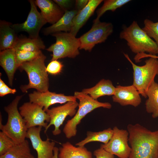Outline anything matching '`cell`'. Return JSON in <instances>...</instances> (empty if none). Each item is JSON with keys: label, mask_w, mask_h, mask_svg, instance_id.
I'll return each instance as SVG.
<instances>
[{"label": "cell", "mask_w": 158, "mask_h": 158, "mask_svg": "<svg viewBox=\"0 0 158 158\" xmlns=\"http://www.w3.org/2000/svg\"><path fill=\"white\" fill-rule=\"evenodd\" d=\"M16 92V89H12L9 87L0 78V96L3 97L7 94H14Z\"/></svg>", "instance_id": "1f68e13d"}, {"label": "cell", "mask_w": 158, "mask_h": 158, "mask_svg": "<svg viewBox=\"0 0 158 158\" xmlns=\"http://www.w3.org/2000/svg\"><path fill=\"white\" fill-rule=\"evenodd\" d=\"M16 144L3 132H0V156H2Z\"/></svg>", "instance_id": "f546056e"}, {"label": "cell", "mask_w": 158, "mask_h": 158, "mask_svg": "<svg viewBox=\"0 0 158 158\" xmlns=\"http://www.w3.org/2000/svg\"><path fill=\"white\" fill-rule=\"evenodd\" d=\"M119 37L127 42L128 46L134 53L157 54L158 47L156 43L135 21H133L129 26L123 27L120 33Z\"/></svg>", "instance_id": "277c9868"}, {"label": "cell", "mask_w": 158, "mask_h": 158, "mask_svg": "<svg viewBox=\"0 0 158 158\" xmlns=\"http://www.w3.org/2000/svg\"><path fill=\"white\" fill-rule=\"evenodd\" d=\"M127 129L131 149L128 158H158V130L152 131L138 123L129 124Z\"/></svg>", "instance_id": "6da1fadb"}, {"label": "cell", "mask_w": 158, "mask_h": 158, "mask_svg": "<svg viewBox=\"0 0 158 158\" xmlns=\"http://www.w3.org/2000/svg\"><path fill=\"white\" fill-rule=\"evenodd\" d=\"M63 67L62 63L58 60L51 61L46 67V71L49 73L56 75L61 71Z\"/></svg>", "instance_id": "4dcf8cb0"}, {"label": "cell", "mask_w": 158, "mask_h": 158, "mask_svg": "<svg viewBox=\"0 0 158 158\" xmlns=\"http://www.w3.org/2000/svg\"><path fill=\"white\" fill-rule=\"evenodd\" d=\"M115 89L116 87L110 80L102 79L94 86L84 89L82 92L89 95L93 99L97 100L102 96H113L114 94Z\"/></svg>", "instance_id": "44dd1931"}, {"label": "cell", "mask_w": 158, "mask_h": 158, "mask_svg": "<svg viewBox=\"0 0 158 158\" xmlns=\"http://www.w3.org/2000/svg\"><path fill=\"white\" fill-rule=\"evenodd\" d=\"M0 158H35L31 153L28 141L26 140L16 144Z\"/></svg>", "instance_id": "484cf974"}, {"label": "cell", "mask_w": 158, "mask_h": 158, "mask_svg": "<svg viewBox=\"0 0 158 158\" xmlns=\"http://www.w3.org/2000/svg\"><path fill=\"white\" fill-rule=\"evenodd\" d=\"M28 96L30 102L37 104L45 111L50 106L54 104H63L69 101H76L77 99L74 96H67L49 90L43 92L34 91Z\"/></svg>", "instance_id": "5bb4252c"}, {"label": "cell", "mask_w": 158, "mask_h": 158, "mask_svg": "<svg viewBox=\"0 0 158 158\" xmlns=\"http://www.w3.org/2000/svg\"><path fill=\"white\" fill-rule=\"evenodd\" d=\"M93 154L96 158H114V155L101 148L95 150Z\"/></svg>", "instance_id": "d6a6232c"}, {"label": "cell", "mask_w": 158, "mask_h": 158, "mask_svg": "<svg viewBox=\"0 0 158 158\" xmlns=\"http://www.w3.org/2000/svg\"><path fill=\"white\" fill-rule=\"evenodd\" d=\"M91 29L80 38L79 49L91 51L95 46L105 42L113 32V27L110 23L94 20Z\"/></svg>", "instance_id": "ba28073f"}, {"label": "cell", "mask_w": 158, "mask_h": 158, "mask_svg": "<svg viewBox=\"0 0 158 158\" xmlns=\"http://www.w3.org/2000/svg\"><path fill=\"white\" fill-rule=\"evenodd\" d=\"M42 127H34L28 129L26 138H29L33 148L37 153V158H53L55 143L49 138L43 140L40 133Z\"/></svg>", "instance_id": "4fadbf2b"}, {"label": "cell", "mask_w": 158, "mask_h": 158, "mask_svg": "<svg viewBox=\"0 0 158 158\" xmlns=\"http://www.w3.org/2000/svg\"><path fill=\"white\" fill-rule=\"evenodd\" d=\"M46 58L42 52L35 58L23 63L19 67L20 70L25 71L29 79L27 85L20 86L22 92H26L30 88L40 92L49 90V79L44 62Z\"/></svg>", "instance_id": "7a4b0ae2"}, {"label": "cell", "mask_w": 158, "mask_h": 158, "mask_svg": "<svg viewBox=\"0 0 158 158\" xmlns=\"http://www.w3.org/2000/svg\"><path fill=\"white\" fill-rule=\"evenodd\" d=\"M58 158H92V152L84 146H74L69 142L61 145Z\"/></svg>", "instance_id": "7402d4cb"}, {"label": "cell", "mask_w": 158, "mask_h": 158, "mask_svg": "<svg viewBox=\"0 0 158 158\" xmlns=\"http://www.w3.org/2000/svg\"><path fill=\"white\" fill-rule=\"evenodd\" d=\"M34 1L40 9L42 16L47 23L54 24L64 13L65 11L53 1L35 0Z\"/></svg>", "instance_id": "2e32d148"}, {"label": "cell", "mask_w": 158, "mask_h": 158, "mask_svg": "<svg viewBox=\"0 0 158 158\" xmlns=\"http://www.w3.org/2000/svg\"><path fill=\"white\" fill-rule=\"evenodd\" d=\"M124 55L132 65L133 70V85L140 95L147 97L146 92L150 86L154 81L155 76L158 75V59L151 57L145 61V64L139 66L135 64L128 55Z\"/></svg>", "instance_id": "8992f818"}, {"label": "cell", "mask_w": 158, "mask_h": 158, "mask_svg": "<svg viewBox=\"0 0 158 158\" xmlns=\"http://www.w3.org/2000/svg\"></svg>", "instance_id": "74e56055"}, {"label": "cell", "mask_w": 158, "mask_h": 158, "mask_svg": "<svg viewBox=\"0 0 158 158\" xmlns=\"http://www.w3.org/2000/svg\"><path fill=\"white\" fill-rule=\"evenodd\" d=\"M19 109L28 129L37 126L45 128L50 121L49 115L43 108L35 103L30 102H25Z\"/></svg>", "instance_id": "8fae6325"}, {"label": "cell", "mask_w": 158, "mask_h": 158, "mask_svg": "<svg viewBox=\"0 0 158 158\" xmlns=\"http://www.w3.org/2000/svg\"><path fill=\"white\" fill-rule=\"evenodd\" d=\"M45 46L41 39L24 38H19L13 48L16 51H36L45 49Z\"/></svg>", "instance_id": "cb8c5ba5"}, {"label": "cell", "mask_w": 158, "mask_h": 158, "mask_svg": "<svg viewBox=\"0 0 158 158\" xmlns=\"http://www.w3.org/2000/svg\"><path fill=\"white\" fill-rule=\"evenodd\" d=\"M42 52L41 50L36 51H16V59L18 68L23 63L33 60Z\"/></svg>", "instance_id": "83f0119b"}, {"label": "cell", "mask_w": 158, "mask_h": 158, "mask_svg": "<svg viewBox=\"0 0 158 158\" xmlns=\"http://www.w3.org/2000/svg\"><path fill=\"white\" fill-rule=\"evenodd\" d=\"M56 38V42L46 49L52 52L51 61L66 57L74 58L79 54V38L70 32H59L51 35Z\"/></svg>", "instance_id": "52a82bcc"}, {"label": "cell", "mask_w": 158, "mask_h": 158, "mask_svg": "<svg viewBox=\"0 0 158 158\" xmlns=\"http://www.w3.org/2000/svg\"><path fill=\"white\" fill-rule=\"evenodd\" d=\"M89 2L88 0H77L75 1V9L78 11L84 8Z\"/></svg>", "instance_id": "e575fe53"}, {"label": "cell", "mask_w": 158, "mask_h": 158, "mask_svg": "<svg viewBox=\"0 0 158 158\" xmlns=\"http://www.w3.org/2000/svg\"><path fill=\"white\" fill-rule=\"evenodd\" d=\"M130 0H105L102 6L97 11V17L94 20H99V18L107 11H114L117 8L130 1Z\"/></svg>", "instance_id": "4316f807"}, {"label": "cell", "mask_w": 158, "mask_h": 158, "mask_svg": "<svg viewBox=\"0 0 158 158\" xmlns=\"http://www.w3.org/2000/svg\"><path fill=\"white\" fill-rule=\"evenodd\" d=\"M147 99L145 103L147 112L154 118H158V84L154 81L146 92Z\"/></svg>", "instance_id": "603a6c76"}, {"label": "cell", "mask_w": 158, "mask_h": 158, "mask_svg": "<svg viewBox=\"0 0 158 158\" xmlns=\"http://www.w3.org/2000/svg\"><path fill=\"white\" fill-rule=\"evenodd\" d=\"M30 9L26 20L20 23L11 25V27L16 32H25L29 37L37 38L39 37V33L42 27L47 23L37 8L34 0H30Z\"/></svg>", "instance_id": "9c48e42d"}, {"label": "cell", "mask_w": 158, "mask_h": 158, "mask_svg": "<svg viewBox=\"0 0 158 158\" xmlns=\"http://www.w3.org/2000/svg\"><path fill=\"white\" fill-rule=\"evenodd\" d=\"M12 24L4 20L0 21V51L13 48L18 40L16 32L11 27Z\"/></svg>", "instance_id": "ffe728a7"}, {"label": "cell", "mask_w": 158, "mask_h": 158, "mask_svg": "<svg viewBox=\"0 0 158 158\" xmlns=\"http://www.w3.org/2000/svg\"><path fill=\"white\" fill-rule=\"evenodd\" d=\"M113 130L111 128L98 132L88 131L87 137L84 140L75 144L76 146L83 147L86 144L92 142L97 141L107 143L111 138Z\"/></svg>", "instance_id": "d4e9b609"}, {"label": "cell", "mask_w": 158, "mask_h": 158, "mask_svg": "<svg viewBox=\"0 0 158 158\" xmlns=\"http://www.w3.org/2000/svg\"><path fill=\"white\" fill-rule=\"evenodd\" d=\"M140 95L133 84L125 86L118 85L116 87L112 100L122 106L130 105L136 107L141 102Z\"/></svg>", "instance_id": "9a60e30c"}, {"label": "cell", "mask_w": 158, "mask_h": 158, "mask_svg": "<svg viewBox=\"0 0 158 158\" xmlns=\"http://www.w3.org/2000/svg\"><path fill=\"white\" fill-rule=\"evenodd\" d=\"M154 57L158 59V56L155 55L151 54L146 53H142L140 54V58L141 59H142L147 57Z\"/></svg>", "instance_id": "d590c367"}, {"label": "cell", "mask_w": 158, "mask_h": 158, "mask_svg": "<svg viewBox=\"0 0 158 158\" xmlns=\"http://www.w3.org/2000/svg\"><path fill=\"white\" fill-rule=\"evenodd\" d=\"M74 96L79 100L78 109L73 117L67 121L63 128V132L68 139L76 135L77 126L89 113L97 108L110 109L112 107L110 103L99 102L82 92H75Z\"/></svg>", "instance_id": "5b68a950"}, {"label": "cell", "mask_w": 158, "mask_h": 158, "mask_svg": "<svg viewBox=\"0 0 158 158\" xmlns=\"http://www.w3.org/2000/svg\"><path fill=\"white\" fill-rule=\"evenodd\" d=\"M0 65L6 73L9 84L12 87L14 75L18 69L16 51L13 48L8 49L0 51Z\"/></svg>", "instance_id": "ac0fdd59"}, {"label": "cell", "mask_w": 158, "mask_h": 158, "mask_svg": "<svg viewBox=\"0 0 158 158\" xmlns=\"http://www.w3.org/2000/svg\"><path fill=\"white\" fill-rule=\"evenodd\" d=\"M22 97V95L16 96L8 105L4 107V110L8 114L6 124H2V117H0V129L16 144L25 140L28 129L18 109V104Z\"/></svg>", "instance_id": "3957f363"}, {"label": "cell", "mask_w": 158, "mask_h": 158, "mask_svg": "<svg viewBox=\"0 0 158 158\" xmlns=\"http://www.w3.org/2000/svg\"><path fill=\"white\" fill-rule=\"evenodd\" d=\"M144 24L142 29L150 38L154 40L158 47L157 54H158V22H154L146 19L144 21Z\"/></svg>", "instance_id": "f1b7e54d"}, {"label": "cell", "mask_w": 158, "mask_h": 158, "mask_svg": "<svg viewBox=\"0 0 158 158\" xmlns=\"http://www.w3.org/2000/svg\"><path fill=\"white\" fill-rule=\"evenodd\" d=\"M103 1L102 0H89L86 6L79 11L74 17L73 26L70 32L76 36L80 29L93 15L96 8Z\"/></svg>", "instance_id": "e0dca14e"}, {"label": "cell", "mask_w": 158, "mask_h": 158, "mask_svg": "<svg viewBox=\"0 0 158 158\" xmlns=\"http://www.w3.org/2000/svg\"><path fill=\"white\" fill-rule=\"evenodd\" d=\"M78 106L76 101H69L64 104L48 109L45 112L49 116L50 120L47 127L45 128L44 133H46L49 127L53 125L54 127L52 131L54 135L60 134L61 130L60 129L63 124L66 118L68 116H74L76 112V108Z\"/></svg>", "instance_id": "7c38bea8"}, {"label": "cell", "mask_w": 158, "mask_h": 158, "mask_svg": "<svg viewBox=\"0 0 158 158\" xmlns=\"http://www.w3.org/2000/svg\"><path fill=\"white\" fill-rule=\"evenodd\" d=\"M78 11L76 9L65 11L63 16L57 22L44 29V34L48 35L62 31L70 32L73 26V18Z\"/></svg>", "instance_id": "d6986e66"}, {"label": "cell", "mask_w": 158, "mask_h": 158, "mask_svg": "<svg viewBox=\"0 0 158 158\" xmlns=\"http://www.w3.org/2000/svg\"><path fill=\"white\" fill-rule=\"evenodd\" d=\"M113 135L106 144H101L100 148L119 158H128L131 149L128 144L129 133L127 130L114 126Z\"/></svg>", "instance_id": "30bf717a"}, {"label": "cell", "mask_w": 158, "mask_h": 158, "mask_svg": "<svg viewBox=\"0 0 158 158\" xmlns=\"http://www.w3.org/2000/svg\"><path fill=\"white\" fill-rule=\"evenodd\" d=\"M64 11L68 10L71 7L73 1L71 0H53Z\"/></svg>", "instance_id": "836d02e7"}, {"label": "cell", "mask_w": 158, "mask_h": 158, "mask_svg": "<svg viewBox=\"0 0 158 158\" xmlns=\"http://www.w3.org/2000/svg\"><path fill=\"white\" fill-rule=\"evenodd\" d=\"M54 155L53 158H58L59 149L57 147H55L54 149Z\"/></svg>", "instance_id": "8d00e7d4"}]
</instances>
